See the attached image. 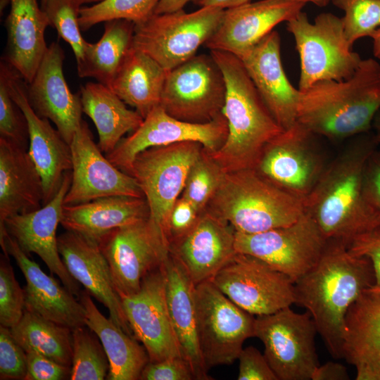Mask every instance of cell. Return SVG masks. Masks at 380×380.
<instances>
[{
  "label": "cell",
  "instance_id": "8d00e7d4",
  "mask_svg": "<svg viewBox=\"0 0 380 380\" xmlns=\"http://www.w3.org/2000/svg\"><path fill=\"white\" fill-rule=\"evenodd\" d=\"M86 326L72 330L71 380H103L107 378L109 362L95 333Z\"/></svg>",
  "mask_w": 380,
  "mask_h": 380
},
{
  "label": "cell",
  "instance_id": "74e56055",
  "mask_svg": "<svg viewBox=\"0 0 380 380\" xmlns=\"http://www.w3.org/2000/svg\"><path fill=\"white\" fill-rule=\"evenodd\" d=\"M160 0H102L91 6L81 7L79 25L85 32L94 25L113 20H127L140 24L154 14Z\"/></svg>",
  "mask_w": 380,
  "mask_h": 380
},
{
  "label": "cell",
  "instance_id": "ba28073f",
  "mask_svg": "<svg viewBox=\"0 0 380 380\" xmlns=\"http://www.w3.org/2000/svg\"><path fill=\"white\" fill-rule=\"evenodd\" d=\"M224 9L203 6L151 15L135 25L132 46L169 71L195 55L220 25Z\"/></svg>",
  "mask_w": 380,
  "mask_h": 380
},
{
  "label": "cell",
  "instance_id": "b9f144b4",
  "mask_svg": "<svg viewBox=\"0 0 380 380\" xmlns=\"http://www.w3.org/2000/svg\"><path fill=\"white\" fill-rule=\"evenodd\" d=\"M0 138L27 149L29 141L26 118L12 99L8 82V64L0 63Z\"/></svg>",
  "mask_w": 380,
  "mask_h": 380
},
{
  "label": "cell",
  "instance_id": "277c9868",
  "mask_svg": "<svg viewBox=\"0 0 380 380\" xmlns=\"http://www.w3.org/2000/svg\"><path fill=\"white\" fill-rule=\"evenodd\" d=\"M224 77L226 96L222 113L228 132L221 147L208 153L224 173L252 169L265 145L283 129L269 111L241 60L210 51Z\"/></svg>",
  "mask_w": 380,
  "mask_h": 380
},
{
  "label": "cell",
  "instance_id": "f546056e",
  "mask_svg": "<svg viewBox=\"0 0 380 380\" xmlns=\"http://www.w3.org/2000/svg\"><path fill=\"white\" fill-rule=\"evenodd\" d=\"M149 218L146 198L113 196L73 205H63L60 224L96 243L110 231Z\"/></svg>",
  "mask_w": 380,
  "mask_h": 380
},
{
  "label": "cell",
  "instance_id": "680465c9",
  "mask_svg": "<svg viewBox=\"0 0 380 380\" xmlns=\"http://www.w3.org/2000/svg\"><path fill=\"white\" fill-rule=\"evenodd\" d=\"M288 1L300 2V3H303V4L310 2L317 5V6L322 7V6H327L331 0H288Z\"/></svg>",
  "mask_w": 380,
  "mask_h": 380
},
{
  "label": "cell",
  "instance_id": "d590c367",
  "mask_svg": "<svg viewBox=\"0 0 380 380\" xmlns=\"http://www.w3.org/2000/svg\"><path fill=\"white\" fill-rule=\"evenodd\" d=\"M11 329L26 353H36L71 367L72 330L25 310L20 322Z\"/></svg>",
  "mask_w": 380,
  "mask_h": 380
},
{
  "label": "cell",
  "instance_id": "ab89813d",
  "mask_svg": "<svg viewBox=\"0 0 380 380\" xmlns=\"http://www.w3.org/2000/svg\"><path fill=\"white\" fill-rule=\"evenodd\" d=\"M41 3L50 26L70 46L76 61H78L82 56L87 42L79 25L81 5L76 0H43Z\"/></svg>",
  "mask_w": 380,
  "mask_h": 380
},
{
  "label": "cell",
  "instance_id": "7a4b0ae2",
  "mask_svg": "<svg viewBox=\"0 0 380 380\" xmlns=\"http://www.w3.org/2000/svg\"><path fill=\"white\" fill-rule=\"evenodd\" d=\"M378 144L374 134L354 141L327 165L305 199V212L329 241L348 246L357 236L380 226L362 193L365 165Z\"/></svg>",
  "mask_w": 380,
  "mask_h": 380
},
{
  "label": "cell",
  "instance_id": "c3c4849f",
  "mask_svg": "<svg viewBox=\"0 0 380 380\" xmlns=\"http://www.w3.org/2000/svg\"><path fill=\"white\" fill-rule=\"evenodd\" d=\"M25 380H64L70 379L71 367L62 365L36 353H26Z\"/></svg>",
  "mask_w": 380,
  "mask_h": 380
},
{
  "label": "cell",
  "instance_id": "11a10c76",
  "mask_svg": "<svg viewBox=\"0 0 380 380\" xmlns=\"http://www.w3.org/2000/svg\"><path fill=\"white\" fill-rule=\"evenodd\" d=\"M251 0H198V4L201 6H213L222 9L240 6Z\"/></svg>",
  "mask_w": 380,
  "mask_h": 380
},
{
  "label": "cell",
  "instance_id": "30bf717a",
  "mask_svg": "<svg viewBox=\"0 0 380 380\" xmlns=\"http://www.w3.org/2000/svg\"><path fill=\"white\" fill-rule=\"evenodd\" d=\"M317 334L308 312L297 313L290 307L255 320L254 337L262 342L264 355L278 380H312L319 365Z\"/></svg>",
  "mask_w": 380,
  "mask_h": 380
},
{
  "label": "cell",
  "instance_id": "d6986e66",
  "mask_svg": "<svg viewBox=\"0 0 380 380\" xmlns=\"http://www.w3.org/2000/svg\"><path fill=\"white\" fill-rule=\"evenodd\" d=\"M72 172H66L53 198L37 210L16 214L4 222L7 233L27 255L36 253L51 274L57 275L63 286L79 297L80 283L68 272L58 247L56 229L61 222L64 198L70 188Z\"/></svg>",
  "mask_w": 380,
  "mask_h": 380
},
{
  "label": "cell",
  "instance_id": "6f0895ef",
  "mask_svg": "<svg viewBox=\"0 0 380 380\" xmlns=\"http://www.w3.org/2000/svg\"><path fill=\"white\" fill-rule=\"evenodd\" d=\"M372 127L374 129V137L378 142L380 144V110L376 113L372 123Z\"/></svg>",
  "mask_w": 380,
  "mask_h": 380
},
{
  "label": "cell",
  "instance_id": "8992f818",
  "mask_svg": "<svg viewBox=\"0 0 380 380\" xmlns=\"http://www.w3.org/2000/svg\"><path fill=\"white\" fill-rule=\"evenodd\" d=\"M286 29L294 37L300 56V91L319 81L350 77L362 60L353 51L341 18L333 13H322L312 23L301 11L287 21Z\"/></svg>",
  "mask_w": 380,
  "mask_h": 380
},
{
  "label": "cell",
  "instance_id": "7402d4cb",
  "mask_svg": "<svg viewBox=\"0 0 380 380\" xmlns=\"http://www.w3.org/2000/svg\"><path fill=\"white\" fill-rule=\"evenodd\" d=\"M8 89L12 99L23 112L28 125V153L38 170L44 189L43 205L60 188L63 176L72 170L70 146L49 120L38 116L27 99V82L8 64Z\"/></svg>",
  "mask_w": 380,
  "mask_h": 380
},
{
  "label": "cell",
  "instance_id": "d6a6232c",
  "mask_svg": "<svg viewBox=\"0 0 380 380\" xmlns=\"http://www.w3.org/2000/svg\"><path fill=\"white\" fill-rule=\"evenodd\" d=\"M167 72L149 56L132 46L110 88L144 118L160 105Z\"/></svg>",
  "mask_w": 380,
  "mask_h": 380
},
{
  "label": "cell",
  "instance_id": "f907efd6",
  "mask_svg": "<svg viewBox=\"0 0 380 380\" xmlns=\"http://www.w3.org/2000/svg\"><path fill=\"white\" fill-rule=\"evenodd\" d=\"M200 213L186 198L180 196L175 202L170 217V243L186 234L196 224Z\"/></svg>",
  "mask_w": 380,
  "mask_h": 380
},
{
  "label": "cell",
  "instance_id": "2e32d148",
  "mask_svg": "<svg viewBox=\"0 0 380 380\" xmlns=\"http://www.w3.org/2000/svg\"><path fill=\"white\" fill-rule=\"evenodd\" d=\"M227 132V122L222 114L208 122L191 123L173 118L158 106L106 157L127 174L135 158L149 148L195 141L201 144L206 152L213 153L224 144Z\"/></svg>",
  "mask_w": 380,
  "mask_h": 380
},
{
  "label": "cell",
  "instance_id": "cb8c5ba5",
  "mask_svg": "<svg viewBox=\"0 0 380 380\" xmlns=\"http://www.w3.org/2000/svg\"><path fill=\"white\" fill-rule=\"evenodd\" d=\"M0 245L4 255L15 259L26 280L25 310L71 330L86 326L84 308L79 299L30 260L8 233Z\"/></svg>",
  "mask_w": 380,
  "mask_h": 380
},
{
  "label": "cell",
  "instance_id": "44dd1931",
  "mask_svg": "<svg viewBox=\"0 0 380 380\" xmlns=\"http://www.w3.org/2000/svg\"><path fill=\"white\" fill-rule=\"evenodd\" d=\"M65 55L58 42H53L37 72L26 84L30 105L40 118L52 121L67 143L80 126L83 113L80 95L73 94L64 77Z\"/></svg>",
  "mask_w": 380,
  "mask_h": 380
},
{
  "label": "cell",
  "instance_id": "f1b7e54d",
  "mask_svg": "<svg viewBox=\"0 0 380 380\" xmlns=\"http://www.w3.org/2000/svg\"><path fill=\"white\" fill-rule=\"evenodd\" d=\"M10 4L3 60L30 83L48 49L44 32L50 23L37 0H11Z\"/></svg>",
  "mask_w": 380,
  "mask_h": 380
},
{
  "label": "cell",
  "instance_id": "603a6c76",
  "mask_svg": "<svg viewBox=\"0 0 380 380\" xmlns=\"http://www.w3.org/2000/svg\"><path fill=\"white\" fill-rule=\"evenodd\" d=\"M234 227L205 209L194 226L170 245L171 254L196 285L211 280L237 253Z\"/></svg>",
  "mask_w": 380,
  "mask_h": 380
},
{
  "label": "cell",
  "instance_id": "e0dca14e",
  "mask_svg": "<svg viewBox=\"0 0 380 380\" xmlns=\"http://www.w3.org/2000/svg\"><path fill=\"white\" fill-rule=\"evenodd\" d=\"M70 146L72 179L64 205L113 196L144 197L137 180L114 166L102 154L84 120L75 132Z\"/></svg>",
  "mask_w": 380,
  "mask_h": 380
},
{
  "label": "cell",
  "instance_id": "836d02e7",
  "mask_svg": "<svg viewBox=\"0 0 380 380\" xmlns=\"http://www.w3.org/2000/svg\"><path fill=\"white\" fill-rule=\"evenodd\" d=\"M343 358L380 366V290L371 287L350 305L345 319Z\"/></svg>",
  "mask_w": 380,
  "mask_h": 380
},
{
  "label": "cell",
  "instance_id": "ee69618b",
  "mask_svg": "<svg viewBox=\"0 0 380 380\" xmlns=\"http://www.w3.org/2000/svg\"><path fill=\"white\" fill-rule=\"evenodd\" d=\"M27 354L13 338L11 329L0 327V379L25 380Z\"/></svg>",
  "mask_w": 380,
  "mask_h": 380
},
{
  "label": "cell",
  "instance_id": "4316f807",
  "mask_svg": "<svg viewBox=\"0 0 380 380\" xmlns=\"http://www.w3.org/2000/svg\"><path fill=\"white\" fill-rule=\"evenodd\" d=\"M44 189L27 149L0 138V242L7 234L5 220L41 208Z\"/></svg>",
  "mask_w": 380,
  "mask_h": 380
},
{
  "label": "cell",
  "instance_id": "7c38bea8",
  "mask_svg": "<svg viewBox=\"0 0 380 380\" xmlns=\"http://www.w3.org/2000/svg\"><path fill=\"white\" fill-rule=\"evenodd\" d=\"M329 240L305 212L293 223L265 232H236L237 253L255 257L295 283L320 260Z\"/></svg>",
  "mask_w": 380,
  "mask_h": 380
},
{
  "label": "cell",
  "instance_id": "1f68e13d",
  "mask_svg": "<svg viewBox=\"0 0 380 380\" xmlns=\"http://www.w3.org/2000/svg\"><path fill=\"white\" fill-rule=\"evenodd\" d=\"M83 113L94 122L99 134V147L106 154L112 151L127 132H133L144 118L108 86L87 82L80 87Z\"/></svg>",
  "mask_w": 380,
  "mask_h": 380
},
{
  "label": "cell",
  "instance_id": "e575fe53",
  "mask_svg": "<svg viewBox=\"0 0 380 380\" xmlns=\"http://www.w3.org/2000/svg\"><path fill=\"white\" fill-rule=\"evenodd\" d=\"M134 23L113 20L104 25V32L96 43L86 42L82 56L76 61L77 75L91 77L110 87L114 77L132 48Z\"/></svg>",
  "mask_w": 380,
  "mask_h": 380
},
{
  "label": "cell",
  "instance_id": "4dcf8cb0",
  "mask_svg": "<svg viewBox=\"0 0 380 380\" xmlns=\"http://www.w3.org/2000/svg\"><path fill=\"white\" fill-rule=\"evenodd\" d=\"M85 310V324L99 338L109 362L108 380H137L150 362L148 353L138 340L106 317L91 295L82 290L78 297Z\"/></svg>",
  "mask_w": 380,
  "mask_h": 380
},
{
  "label": "cell",
  "instance_id": "484cf974",
  "mask_svg": "<svg viewBox=\"0 0 380 380\" xmlns=\"http://www.w3.org/2000/svg\"><path fill=\"white\" fill-rule=\"evenodd\" d=\"M58 247L70 275L108 308L109 318L118 327L134 336L120 296L115 289L108 263L99 246L66 230L58 236Z\"/></svg>",
  "mask_w": 380,
  "mask_h": 380
},
{
  "label": "cell",
  "instance_id": "5bb4252c",
  "mask_svg": "<svg viewBox=\"0 0 380 380\" xmlns=\"http://www.w3.org/2000/svg\"><path fill=\"white\" fill-rule=\"evenodd\" d=\"M211 281L232 301L253 315L272 314L296 303L291 279L247 254L236 253Z\"/></svg>",
  "mask_w": 380,
  "mask_h": 380
},
{
  "label": "cell",
  "instance_id": "52a82bcc",
  "mask_svg": "<svg viewBox=\"0 0 380 380\" xmlns=\"http://www.w3.org/2000/svg\"><path fill=\"white\" fill-rule=\"evenodd\" d=\"M203 146L184 141L149 148L140 153L127 174L139 184L149 208V220L169 246V222L181 196L190 167Z\"/></svg>",
  "mask_w": 380,
  "mask_h": 380
},
{
  "label": "cell",
  "instance_id": "ffe728a7",
  "mask_svg": "<svg viewBox=\"0 0 380 380\" xmlns=\"http://www.w3.org/2000/svg\"><path fill=\"white\" fill-rule=\"evenodd\" d=\"M305 4L260 0L224 9L220 25L204 44L210 51L243 58L274 27L302 11Z\"/></svg>",
  "mask_w": 380,
  "mask_h": 380
},
{
  "label": "cell",
  "instance_id": "8fae6325",
  "mask_svg": "<svg viewBox=\"0 0 380 380\" xmlns=\"http://www.w3.org/2000/svg\"><path fill=\"white\" fill-rule=\"evenodd\" d=\"M224 77L213 56L195 55L167 72L160 106L178 120L205 123L221 115Z\"/></svg>",
  "mask_w": 380,
  "mask_h": 380
},
{
  "label": "cell",
  "instance_id": "83f0119b",
  "mask_svg": "<svg viewBox=\"0 0 380 380\" xmlns=\"http://www.w3.org/2000/svg\"><path fill=\"white\" fill-rule=\"evenodd\" d=\"M163 267L167 308L181 355L191 367L196 380L213 379L205 367L199 346L195 284L171 254L163 262Z\"/></svg>",
  "mask_w": 380,
  "mask_h": 380
},
{
  "label": "cell",
  "instance_id": "f35d334b",
  "mask_svg": "<svg viewBox=\"0 0 380 380\" xmlns=\"http://www.w3.org/2000/svg\"><path fill=\"white\" fill-rule=\"evenodd\" d=\"M224 172L204 150L188 172L181 196L199 213L205 210L220 186Z\"/></svg>",
  "mask_w": 380,
  "mask_h": 380
},
{
  "label": "cell",
  "instance_id": "3957f363",
  "mask_svg": "<svg viewBox=\"0 0 380 380\" xmlns=\"http://www.w3.org/2000/svg\"><path fill=\"white\" fill-rule=\"evenodd\" d=\"M379 110L380 64L369 58L346 80L319 81L300 91L297 121L315 135L339 140L367 134Z\"/></svg>",
  "mask_w": 380,
  "mask_h": 380
},
{
  "label": "cell",
  "instance_id": "d4e9b609",
  "mask_svg": "<svg viewBox=\"0 0 380 380\" xmlns=\"http://www.w3.org/2000/svg\"><path fill=\"white\" fill-rule=\"evenodd\" d=\"M280 50V36L272 30L241 60L272 117L286 130L297 122L300 91L285 74Z\"/></svg>",
  "mask_w": 380,
  "mask_h": 380
},
{
  "label": "cell",
  "instance_id": "816d5d0a",
  "mask_svg": "<svg viewBox=\"0 0 380 380\" xmlns=\"http://www.w3.org/2000/svg\"><path fill=\"white\" fill-rule=\"evenodd\" d=\"M349 375L346 367L338 362H328L319 365L314 371L312 380H348Z\"/></svg>",
  "mask_w": 380,
  "mask_h": 380
},
{
  "label": "cell",
  "instance_id": "94428289",
  "mask_svg": "<svg viewBox=\"0 0 380 380\" xmlns=\"http://www.w3.org/2000/svg\"><path fill=\"white\" fill-rule=\"evenodd\" d=\"M43 1V0H41V1Z\"/></svg>",
  "mask_w": 380,
  "mask_h": 380
},
{
  "label": "cell",
  "instance_id": "7dc6e473",
  "mask_svg": "<svg viewBox=\"0 0 380 380\" xmlns=\"http://www.w3.org/2000/svg\"><path fill=\"white\" fill-rule=\"evenodd\" d=\"M238 380H278L265 355L256 348H243L238 357Z\"/></svg>",
  "mask_w": 380,
  "mask_h": 380
},
{
  "label": "cell",
  "instance_id": "91938a15",
  "mask_svg": "<svg viewBox=\"0 0 380 380\" xmlns=\"http://www.w3.org/2000/svg\"><path fill=\"white\" fill-rule=\"evenodd\" d=\"M78 1V3L82 6L84 4H90V3H98L100 2L102 0H76Z\"/></svg>",
  "mask_w": 380,
  "mask_h": 380
},
{
  "label": "cell",
  "instance_id": "60d3db41",
  "mask_svg": "<svg viewBox=\"0 0 380 380\" xmlns=\"http://www.w3.org/2000/svg\"><path fill=\"white\" fill-rule=\"evenodd\" d=\"M343 10L346 37L353 47L358 39L370 37L380 27V0H331Z\"/></svg>",
  "mask_w": 380,
  "mask_h": 380
},
{
  "label": "cell",
  "instance_id": "7bdbcfd3",
  "mask_svg": "<svg viewBox=\"0 0 380 380\" xmlns=\"http://www.w3.org/2000/svg\"><path fill=\"white\" fill-rule=\"evenodd\" d=\"M25 312V292L15 279L8 255L0 259V324L11 329Z\"/></svg>",
  "mask_w": 380,
  "mask_h": 380
},
{
  "label": "cell",
  "instance_id": "f6af8a7d",
  "mask_svg": "<svg viewBox=\"0 0 380 380\" xmlns=\"http://www.w3.org/2000/svg\"><path fill=\"white\" fill-rule=\"evenodd\" d=\"M362 193L367 208L380 224V150L376 148L365 165Z\"/></svg>",
  "mask_w": 380,
  "mask_h": 380
},
{
  "label": "cell",
  "instance_id": "681fc988",
  "mask_svg": "<svg viewBox=\"0 0 380 380\" xmlns=\"http://www.w3.org/2000/svg\"><path fill=\"white\" fill-rule=\"evenodd\" d=\"M348 248L352 253L371 260L375 277L373 288L380 290V226L357 236Z\"/></svg>",
  "mask_w": 380,
  "mask_h": 380
},
{
  "label": "cell",
  "instance_id": "4fadbf2b",
  "mask_svg": "<svg viewBox=\"0 0 380 380\" xmlns=\"http://www.w3.org/2000/svg\"><path fill=\"white\" fill-rule=\"evenodd\" d=\"M315 136L297 121L265 145L253 169L304 202L327 165L315 143Z\"/></svg>",
  "mask_w": 380,
  "mask_h": 380
},
{
  "label": "cell",
  "instance_id": "bcb514c9",
  "mask_svg": "<svg viewBox=\"0 0 380 380\" xmlns=\"http://www.w3.org/2000/svg\"><path fill=\"white\" fill-rule=\"evenodd\" d=\"M140 380H192L194 373L182 357L149 362L141 372Z\"/></svg>",
  "mask_w": 380,
  "mask_h": 380
},
{
  "label": "cell",
  "instance_id": "9a60e30c",
  "mask_svg": "<svg viewBox=\"0 0 380 380\" xmlns=\"http://www.w3.org/2000/svg\"><path fill=\"white\" fill-rule=\"evenodd\" d=\"M98 246L120 297L137 293L143 279L170 254L169 246L148 218L110 231Z\"/></svg>",
  "mask_w": 380,
  "mask_h": 380
},
{
  "label": "cell",
  "instance_id": "6da1fadb",
  "mask_svg": "<svg viewBox=\"0 0 380 380\" xmlns=\"http://www.w3.org/2000/svg\"><path fill=\"white\" fill-rule=\"evenodd\" d=\"M375 283L371 260L329 241L318 262L294 283L296 303L314 321L334 359L343 358L345 319L350 305Z\"/></svg>",
  "mask_w": 380,
  "mask_h": 380
},
{
  "label": "cell",
  "instance_id": "ac0fdd59",
  "mask_svg": "<svg viewBox=\"0 0 380 380\" xmlns=\"http://www.w3.org/2000/svg\"><path fill=\"white\" fill-rule=\"evenodd\" d=\"M120 298L134 336L150 362L182 357L167 308L163 264L143 279L137 293Z\"/></svg>",
  "mask_w": 380,
  "mask_h": 380
},
{
  "label": "cell",
  "instance_id": "db71d44e",
  "mask_svg": "<svg viewBox=\"0 0 380 380\" xmlns=\"http://www.w3.org/2000/svg\"><path fill=\"white\" fill-rule=\"evenodd\" d=\"M191 1L194 0H160L154 13L160 14L182 10Z\"/></svg>",
  "mask_w": 380,
  "mask_h": 380
},
{
  "label": "cell",
  "instance_id": "5b68a950",
  "mask_svg": "<svg viewBox=\"0 0 380 380\" xmlns=\"http://www.w3.org/2000/svg\"><path fill=\"white\" fill-rule=\"evenodd\" d=\"M206 209L246 234L288 226L305 212L302 200L253 168L225 173Z\"/></svg>",
  "mask_w": 380,
  "mask_h": 380
},
{
  "label": "cell",
  "instance_id": "9f6ffc18",
  "mask_svg": "<svg viewBox=\"0 0 380 380\" xmlns=\"http://www.w3.org/2000/svg\"><path fill=\"white\" fill-rule=\"evenodd\" d=\"M373 39L374 56L380 60V27H379L371 36Z\"/></svg>",
  "mask_w": 380,
  "mask_h": 380
},
{
  "label": "cell",
  "instance_id": "9c48e42d",
  "mask_svg": "<svg viewBox=\"0 0 380 380\" xmlns=\"http://www.w3.org/2000/svg\"><path fill=\"white\" fill-rule=\"evenodd\" d=\"M197 331L205 368L233 363L244 341L254 337L255 317L225 296L211 280L195 285Z\"/></svg>",
  "mask_w": 380,
  "mask_h": 380
},
{
  "label": "cell",
  "instance_id": "f5cc1de1",
  "mask_svg": "<svg viewBox=\"0 0 380 380\" xmlns=\"http://www.w3.org/2000/svg\"><path fill=\"white\" fill-rule=\"evenodd\" d=\"M357 370L356 380H380V366L369 362L355 365Z\"/></svg>",
  "mask_w": 380,
  "mask_h": 380
}]
</instances>
